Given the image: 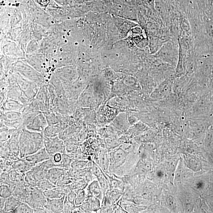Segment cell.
Instances as JSON below:
<instances>
[{"mask_svg": "<svg viewBox=\"0 0 213 213\" xmlns=\"http://www.w3.org/2000/svg\"><path fill=\"white\" fill-rule=\"evenodd\" d=\"M42 135L38 132L24 131L19 140L20 156L24 158L44 147Z\"/></svg>", "mask_w": 213, "mask_h": 213, "instance_id": "1", "label": "cell"}, {"mask_svg": "<svg viewBox=\"0 0 213 213\" xmlns=\"http://www.w3.org/2000/svg\"><path fill=\"white\" fill-rule=\"evenodd\" d=\"M47 202V198L43 191L37 186H30L24 202L26 203L33 209L44 207Z\"/></svg>", "mask_w": 213, "mask_h": 213, "instance_id": "2", "label": "cell"}, {"mask_svg": "<svg viewBox=\"0 0 213 213\" xmlns=\"http://www.w3.org/2000/svg\"><path fill=\"white\" fill-rule=\"evenodd\" d=\"M43 143L46 151L51 156L57 153L64 154L66 153L64 143L57 136L53 137H45Z\"/></svg>", "mask_w": 213, "mask_h": 213, "instance_id": "3", "label": "cell"}, {"mask_svg": "<svg viewBox=\"0 0 213 213\" xmlns=\"http://www.w3.org/2000/svg\"><path fill=\"white\" fill-rule=\"evenodd\" d=\"M126 154L122 149L111 151L109 155V170L114 171L122 166L126 160Z\"/></svg>", "mask_w": 213, "mask_h": 213, "instance_id": "4", "label": "cell"}, {"mask_svg": "<svg viewBox=\"0 0 213 213\" xmlns=\"http://www.w3.org/2000/svg\"><path fill=\"white\" fill-rule=\"evenodd\" d=\"M172 90L171 81L169 79H166L154 90L152 93V98L156 100L165 99L170 95Z\"/></svg>", "mask_w": 213, "mask_h": 213, "instance_id": "5", "label": "cell"}, {"mask_svg": "<svg viewBox=\"0 0 213 213\" xmlns=\"http://www.w3.org/2000/svg\"><path fill=\"white\" fill-rule=\"evenodd\" d=\"M52 156L48 153L44 147L36 153L26 156L24 158L34 166L50 159Z\"/></svg>", "mask_w": 213, "mask_h": 213, "instance_id": "6", "label": "cell"}, {"mask_svg": "<svg viewBox=\"0 0 213 213\" xmlns=\"http://www.w3.org/2000/svg\"><path fill=\"white\" fill-rule=\"evenodd\" d=\"M66 196L59 199L47 198L45 208L50 213H64V205Z\"/></svg>", "mask_w": 213, "mask_h": 213, "instance_id": "7", "label": "cell"}, {"mask_svg": "<svg viewBox=\"0 0 213 213\" xmlns=\"http://www.w3.org/2000/svg\"><path fill=\"white\" fill-rule=\"evenodd\" d=\"M13 169L23 175H25L34 166L27 162L25 159L20 158L14 161L13 162Z\"/></svg>", "mask_w": 213, "mask_h": 213, "instance_id": "8", "label": "cell"}, {"mask_svg": "<svg viewBox=\"0 0 213 213\" xmlns=\"http://www.w3.org/2000/svg\"><path fill=\"white\" fill-rule=\"evenodd\" d=\"M64 174V170L63 168L54 167L48 171L47 179L56 185Z\"/></svg>", "mask_w": 213, "mask_h": 213, "instance_id": "9", "label": "cell"}, {"mask_svg": "<svg viewBox=\"0 0 213 213\" xmlns=\"http://www.w3.org/2000/svg\"><path fill=\"white\" fill-rule=\"evenodd\" d=\"M210 101H208L206 97L201 98L194 106L193 110V114L195 115H200L205 113L210 108Z\"/></svg>", "mask_w": 213, "mask_h": 213, "instance_id": "10", "label": "cell"}, {"mask_svg": "<svg viewBox=\"0 0 213 213\" xmlns=\"http://www.w3.org/2000/svg\"><path fill=\"white\" fill-rule=\"evenodd\" d=\"M45 196L50 199H59L66 196V193L62 187H56L53 189L43 191Z\"/></svg>", "mask_w": 213, "mask_h": 213, "instance_id": "11", "label": "cell"}, {"mask_svg": "<svg viewBox=\"0 0 213 213\" xmlns=\"http://www.w3.org/2000/svg\"><path fill=\"white\" fill-rule=\"evenodd\" d=\"M21 202V201L18 198L14 195H11L6 200L5 206L3 213H13V211Z\"/></svg>", "mask_w": 213, "mask_h": 213, "instance_id": "12", "label": "cell"}, {"mask_svg": "<svg viewBox=\"0 0 213 213\" xmlns=\"http://www.w3.org/2000/svg\"><path fill=\"white\" fill-rule=\"evenodd\" d=\"M90 193L98 199H101L102 197V190L98 180L92 182L88 187Z\"/></svg>", "mask_w": 213, "mask_h": 213, "instance_id": "13", "label": "cell"}, {"mask_svg": "<svg viewBox=\"0 0 213 213\" xmlns=\"http://www.w3.org/2000/svg\"><path fill=\"white\" fill-rule=\"evenodd\" d=\"M13 162L11 159L1 157V173L8 172L13 169Z\"/></svg>", "mask_w": 213, "mask_h": 213, "instance_id": "14", "label": "cell"}, {"mask_svg": "<svg viewBox=\"0 0 213 213\" xmlns=\"http://www.w3.org/2000/svg\"><path fill=\"white\" fill-rule=\"evenodd\" d=\"M37 187L43 192L53 189L57 186L51 182L48 179H45L39 181L37 184Z\"/></svg>", "mask_w": 213, "mask_h": 213, "instance_id": "15", "label": "cell"}, {"mask_svg": "<svg viewBox=\"0 0 213 213\" xmlns=\"http://www.w3.org/2000/svg\"><path fill=\"white\" fill-rule=\"evenodd\" d=\"M14 213H34V209L25 202H21L13 211Z\"/></svg>", "mask_w": 213, "mask_h": 213, "instance_id": "16", "label": "cell"}, {"mask_svg": "<svg viewBox=\"0 0 213 213\" xmlns=\"http://www.w3.org/2000/svg\"><path fill=\"white\" fill-rule=\"evenodd\" d=\"M100 163L104 171L108 170L109 166V158H108L107 151H104L100 156Z\"/></svg>", "mask_w": 213, "mask_h": 213, "instance_id": "17", "label": "cell"}, {"mask_svg": "<svg viewBox=\"0 0 213 213\" xmlns=\"http://www.w3.org/2000/svg\"><path fill=\"white\" fill-rule=\"evenodd\" d=\"M12 194V190L9 185L4 184L0 185V197H1L7 199L11 196Z\"/></svg>", "mask_w": 213, "mask_h": 213, "instance_id": "18", "label": "cell"}, {"mask_svg": "<svg viewBox=\"0 0 213 213\" xmlns=\"http://www.w3.org/2000/svg\"><path fill=\"white\" fill-rule=\"evenodd\" d=\"M98 182L100 185L102 192L105 194L108 190L109 188V184L108 180H106L107 178L105 176V175L103 174L102 175L97 177Z\"/></svg>", "mask_w": 213, "mask_h": 213, "instance_id": "19", "label": "cell"}, {"mask_svg": "<svg viewBox=\"0 0 213 213\" xmlns=\"http://www.w3.org/2000/svg\"><path fill=\"white\" fill-rule=\"evenodd\" d=\"M85 198V191L82 190L78 192L76 194L75 204L76 206H79L83 203Z\"/></svg>", "mask_w": 213, "mask_h": 213, "instance_id": "20", "label": "cell"}, {"mask_svg": "<svg viewBox=\"0 0 213 213\" xmlns=\"http://www.w3.org/2000/svg\"><path fill=\"white\" fill-rule=\"evenodd\" d=\"M71 163V159L68 155L64 153L62 154L61 161L59 163L60 167L61 168H68Z\"/></svg>", "mask_w": 213, "mask_h": 213, "instance_id": "21", "label": "cell"}, {"mask_svg": "<svg viewBox=\"0 0 213 213\" xmlns=\"http://www.w3.org/2000/svg\"><path fill=\"white\" fill-rule=\"evenodd\" d=\"M75 206L68 201L66 196L64 205V213L72 212L75 209Z\"/></svg>", "mask_w": 213, "mask_h": 213, "instance_id": "22", "label": "cell"}, {"mask_svg": "<svg viewBox=\"0 0 213 213\" xmlns=\"http://www.w3.org/2000/svg\"><path fill=\"white\" fill-rule=\"evenodd\" d=\"M1 185H9L11 184L8 172H2L1 174Z\"/></svg>", "mask_w": 213, "mask_h": 213, "instance_id": "23", "label": "cell"}, {"mask_svg": "<svg viewBox=\"0 0 213 213\" xmlns=\"http://www.w3.org/2000/svg\"><path fill=\"white\" fill-rule=\"evenodd\" d=\"M110 185L111 188L116 189H122V184L119 180L116 179H110Z\"/></svg>", "mask_w": 213, "mask_h": 213, "instance_id": "24", "label": "cell"}, {"mask_svg": "<svg viewBox=\"0 0 213 213\" xmlns=\"http://www.w3.org/2000/svg\"><path fill=\"white\" fill-rule=\"evenodd\" d=\"M87 162L86 161H76L71 163V166L73 169H81L85 166Z\"/></svg>", "mask_w": 213, "mask_h": 213, "instance_id": "25", "label": "cell"}, {"mask_svg": "<svg viewBox=\"0 0 213 213\" xmlns=\"http://www.w3.org/2000/svg\"><path fill=\"white\" fill-rule=\"evenodd\" d=\"M76 196V194L74 192H70L67 195H66V197L69 202L75 205V201Z\"/></svg>", "mask_w": 213, "mask_h": 213, "instance_id": "26", "label": "cell"}, {"mask_svg": "<svg viewBox=\"0 0 213 213\" xmlns=\"http://www.w3.org/2000/svg\"><path fill=\"white\" fill-rule=\"evenodd\" d=\"M53 160L57 164H59L61 161L62 159V154L60 153H56L53 156Z\"/></svg>", "mask_w": 213, "mask_h": 213, "instance_id": "27", "label": "cell"}, {"mask_svg": "<svg viewBox=\"0 0 213 213\" xmlns=\"http://www.w3.org/2000/svg\"><path fill=\"white\" fill-rule=\"evenodd\" d=\"M6 198L0 197V211L1 213H3L5 206Z\"/></svg>", "mask_w": 213, "mask_h": 213, "instance_id": "28", "label": "cell"}, {"mask_svg": "<svg viewBox=\"0 0 213 213\" xmlns=\"http://www.w3.org/2000/svg\"><path fill=\"white\" fill-rule=\"evenodd\" d=\"M34 213H50V211L46 209L45 207L39 208L34 209Z\"/></svg>", "mask_w": 213, "mask_h": 213, "instance_id": "29", "label": "cell"}]
</instances>
